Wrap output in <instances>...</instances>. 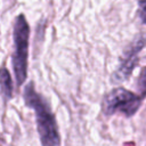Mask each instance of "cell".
Wrapping results in <instances>:
<instances>
[{
    "label": "cell",
    "instance_id": "4",
    "mask_svg": "<svg viewBox=\"0 0 146 146\" xmlns=\"http://www.w3.org/2000/svg\"><path fill=\"white\" fill-rule=\"evenodd\" d=\"M146 44V35H140L133 40V42L127 48L125 52L123 54V57L121 58L120 66L114 72L112 80L114 83L125 81L130 78L132 70L135 68L137 62H138V54Z\"/></svg>",
    "mask_w": 146,
    "mask_h": 146
},
{
    "label": "cell",
    "instance_id": "3",
    "mask_svg": "<svg viewBox=\"0 0 146 146\" xmlns=\"http://www.w3.org/2000/svg\"><path fill=\"white\" fill-rule=\"evenodd\" d=\"M143 98L124 88L111 90L103 100V112L106 115L122 113L125 116H132L140 107Z\"/></svg>",
    "mask_w": 146,
    "mask_h": 146
},
{
    "label": "cell",
    "instance_id": "7",
    "mask_svg": "<svg viewBox=\"0 0 146 146\" xmlns=\"http://www.w3.org/2000/svg\"><path fill=\"white\" fill-rule=\"evenodd\" d=\"M139 17L144 24H146V0H138Z\"/></svg>",
    "mask_w": 146,
    "mask_h": 146
},
{
    "label": "cell",
    "instance_id": "2",
    "mask_svg": "<svg viewBox=\"0 0 146 146\" xmlns=\"http://www.w3.org/2000/svg\"><path fill=\"white\" fill-rule=\"evenodd\" d=\"M30 25L24 14L16 16L13 26L14 50L11 55V66L17 86H22L27 79V58H29Z\"/></svg>",
    "mask_w": 146,
    "mask_h": 146
},
{
    "label": "cell",
    "instance_id": "1",
    "mask_svg": "<svg viewBox=\"0 0 146 146\" xmlns=\"http://www.w3.org/2000/svg\"><path fill=\"white\" fill-rule=\"evenodd\" d=\"M23 99L27 107L35 113L36 129L42 146H59L60 137L56 117L47 99L36 92L34 83L29 82L23 91Z\"/></svg>",
    "mask_w": 146,
    "mask_h": 146
},
{
    "label": "cell",
    "instance_id": "6",
    "mask_svg": "<svg viewBox=\"0 0 146 146\" xmlns=\"http://www.w3.org/2000/svg\"><path fill=\"white\" fill-rule=\"evenodd\" d=\"M137 89L139 91V96L144 98L146 96V67L140 71L139 78L137 80Z\"/></svg>",
    "mask_w": 146,
    "mask_h": 146
},
{
    "label": "cell",
    "instance_id": "5",
    "mask_svg": "<svg viewBox=\"0 0 146 146\" xmlns=\"http://www.w3.org/2000/svg\"><path fill=\"white\" fill-rule=\"evenodd\" d=\"M0 91L5 102H9L13 98L14 94V84L11 80V75L6 67V65L0 66Z\"/></svg>",
    "mask_w": 146,
    "mask_h": 146
}]
</instances>
